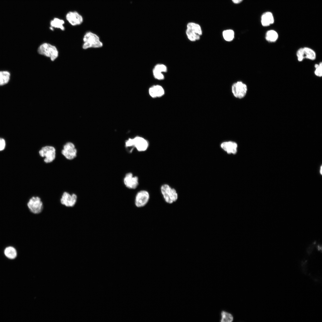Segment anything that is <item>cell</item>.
<instances>
[{
  "mask_svg": "<svg viewBox=\"0 0 322 322\" xmlns=\"http://www.w3.org/2000/svg\"><path fill=\"white\" fill-rule=\"evenodd\" d=\"M37 51L38 54L49 58L52 61H55L59 54L57 47L47 42L41 44L38 47Z\"/></svg>",
  "mask_w": 322,
  "mask_h": 322,
  "instance_id": "1",
  "label": "cell"
},
{
  "mask_svg": "<svg viewBox=\"0 0 322 322\" xmlns=\"http://www.w3.org/2000/svg\"><path fill=\"white\" fill-rule=\"evenodd\" d=\"M83 41L82 47L84 49L99 48L103 46V43L98 36L91 31L87 32L85 33L83 38Z\"/></svg>",
  "mask_w": 322,
  "mask_h": 322,
  "instance_id": "2",
  "label": "cell"
},
{
  "mask_svg": "<svg viewBox=\"0 0 322 322\" xmlns=\"http://www.w3.org/2000/svg\"><path fill=\"white\" fill-rule=\"evenodd\" d=\"M126 147H134L139 152L145 151L148 148V141L144 138L137 136L133 138H129L125 143Z\"/></svg>",
  "mask_w": 322,
  "mask_h": 322,
  "instance_id": "3",
  "label": "cell"
},
{
  "mask_svg": "<svg viewBox=\"0 0 322 322\" xmlns=\"http://www.w3.org/2000/svg\"><path fill=\"white\" fill-rule=\"evenodd\" d=\"M161 193L166 202L171 204L175 202L178 198V194L174 188L167 184L162 185L160 188Z\"/></svg>",
  "mask_w": 322,
  "mask_h": 322,
  "instance_id": "4",
  "label": "cell"
},
{
  "mask_svg": "<svg viewBox=\"0 0 322 322\" xmlns=\"http://www.w3.org/2000/svg\"><path fill=\"white\" fill-rule=\"evenodd\" d=\"M39 156L44 158V161L46 163L52 162L55 159L56 150L52 145H45L41 147L38 151Z\"/></svg>",
  "mask_w": 322,
  "mask_h": 322,
  "instance_id": "5",
  "label": "cell"
},
{
  "mask_svg": "<svg viewBox=\"0 0 322 322\" xmlns=\"http://www.w3.org/2000/svg\"><path fill=\"white\" fill-rule=\"evenodd\" d=\"M27 206L30 211L34 214H38L42 211L43 203L41 198L38 196L31 197L27 203Z\"/></svg>",
  "mask_w": 322,
  "mask_h": 322,
  "instance_id": "6",
  "label": "cell"
},
{
  "mask_svg": "<svg viewBox=\"0 0 322 322\" xmlns=\"http://www.w3.org/2000/svg\"><path fill=\"white\" fill-rule=\"evenodd\" d=\"M231 90L235 97L241 99L245 96L247 91V87L246 84L242 82L238 81L232 85Z\"/></svg>",
  "mask_w": 322,
  "mask_h": 322,
  "instance_id": "7",
  "label": "cell"
},
{
  "mask_svg": "<svg viewBox=\"0 0 322 322\" xmlns=\"http://www.w3.org/2000/svg\"><path fill=\"white\" fill-rule=\"evenodd\" d=\"M61 153L66 159L72 160L77 157V150L73 143L68 142L63 146Z\"/></svg>",
  "mask_w": 322,
  "mask_h": 322,
  "instance_id": "8",
  "label": "cell"
},
{
  "mask_svg": "<svg viewBox=\"0 0 322 322\" xmlns=\"http://www.w3.org/2000/svg\"><path fill=\"white\" fill-rule=\"evenodd\" d=\"M149 198V194L148 191L145 190L140 191L135 196V205L137 208L143 207L148 203Z\"/></svg>",
  "mask_w": 322,
  "mask_h": 322,
  "instance_id": "9",
  "label": "cell"
},
{
  "mask_svg": "<svg viewBox=\"0 0 322 322\" xmlns=\"http://www.w3.org/2000/svg\"><path fill=\"white\" fill-rule=\"evenodd\" d=\"M77 199V196L74 193L70 194L66 192H64L60 199L61 203L67 207H72L76 203Z\"/></svg>",
  "mask_w": 322,
  "mask_h": 322,
  "instance_id": "10",
  "label": "cell"
},
{
  "mask_svg": "<svg viewBox=\"0 0 322 322\" xmlns=\"http://www.w3.org/2000/svg\"><path fill=\"white\" fill-rule=\"evenodd\" d=\"M66 20L71 25L75 26L80 25L83 21L82 16L76 11H70L66 15Z\"/></svg>",
  "mask_w": 322,
  "mask_h": 322,
  "instance_id": "11",
  "label": "cell"
},
{
  "mask_svg": "<svg viewBox=\"0 0 322 322\" xmlns=\"http://www.w3.org/2000/svg\"><path fill=\"white\" fill-rule=\"evenodd\" d=\"M123 182L126 187L129 189H135L139 185V178L134 176L131 172L126 173L123 179Z\"/></svg>",
  "mask_w": 322,
  "mask_h": 322,
  "instance_id": "12",
  "label": "cell"
},
{
  "mask_svg": "<svg viewBox=\"0 0 322 322\" xmlns=\"http://www.w3.org/2000/svg\"><path fill=\"white\" fill-rule=\"evenodd\" d=\"M221 148L228 154H235L237 151L238 145L235 142L229 141H225L221 143Z\"/></svg>",
  "mask_w": 322,
  "mask_h": 322,
  "instance_id": "13",
  "label": "cell"
},
{
  "mask_svg": "<svg viewBox=\"0 0 322 322\" xmlns=\"http://www.w3.org/2000/svg\"><path fill=\"white\" fill-rule=\"evenodd\" d=\"M150 95L153 98L160 97L165 93L164 90L161 86L156 85L150 87L148 90Z\"/></svg>",
  "mask_w": 322,
  "mask_h": 322,
  "instance_id": "14",
  "label": "cell"
},
{
  "mask_svg": "<svg viewBox=\"0 0 322 322\" xmlns=\"http://www.w3.org/2000/svg\"><path fill=\"white\" fill-rule=\"evenodd\" d=\"M274 19L272 13L270 12H266L264 13L261 16V22L262 25L264 27L268 26L273 23Z\"/></svg>",
  "mask_w": 322,
  "mask_h": 322,
  "instance_id": "15",
  "label": "cell"
},
{
  "mask_svg": "<svg viewBox=\"0 0 322 322\" xmlns=\"http://www.w3.org/2000/svg\"><path fill=\"white\" fill-rule=\"evenodd\" d=\"M4 253L7 258L11 260L15 259L17 256L16 249L14 247L11 246L6 247L4 249Z\"/></svg>",
  "mask_w": 322,
  "mask_h": 322,
  "instance_id": "16",
  "label": "cell"
},
{
  "mask_svg": "<svg viewBox=\"0 0 322 322\" xmlns=\"http://www.w3.org/2000/svg\"><path fill=\"white\" fill-rule=\"evenodd\" d=\"M64 23L65 22L63 20L57 18H54L50 21V27L54 29V28L59 29L64 31L65 30V27L64 26Z\"/></svg>",
  "mask_w": 322,
  "mask_h": 322,
  "instance_id": "17",
  "label": "cell"
},
{
  "mask_svg": "<svg viewBox=\"0 0 322 322\" xmlns=\"http://www.w3.org/2000/svg\"><path fill=\"white\" fill-rule=\"evenodd\" d=\"M278 34L274 30H270L268 31L265 35V39L270 42H275L278 39Z\"/></svg>",
  "mask_w": 322,
  "mask_h": 322,
  "instance_id": "18",
  "label": "cell"
},
{
  "mask_svg": "<svg viewBox=\"0 0 322 322\" xmlns=\"http://www.w3.org/2000/svg\"><path fill=\"white\" fill-rule=\"evenodd\" d=\"M221 322H232L233 321L234 317L232 314L227 311L222 310L220 313Z\"/></svg>",
  "mask_w": 322,
  "mask_h": 322,
  "instance_id": "19",
  "label": "cell"
},
{
  "mask_svg": "<svg viewBox=\"0 0 322 322\" xmlns=\"http://www.w3.org/2000/svg\"><path fill=\"white\" fill-rule=\"evenodd\" d=\"M187 28L191 29L200 36L202 34L201 27L199 24L194 22H189L187 25Z\"/></svg>",
  "mask_w": 322,
  "mask_h": 322,
  "instance_id": "20",
  "label": "cell"
},
{
  "mask_svg": "<svg viewBox=\"0 0 322 322\" xmlns=\"http://www.w3.org/2000/svg\"><path fill=\"white\" fill-rule=\"evenodd\" d=\"M304 57L310 60H315L316 58L315 52L312 49L308 47L303 48Z\"/></svg>",
  "mask_w": 322,
  "mask_h": 322,
  "instance_id": "21",
  "label": "cell"
},
{
  "mask_svg": "<svg viewBox=\"0 0 322 322\" xmlns=\"http://www.w3.org/2000/svg\"><path fill=\"white\" fill-rule=\"evenodd\" d=\"M186 34L189 40L192 42L199 40L200 38V35L196 34L193 30L188 28L186 29Z\"/></svg>",
  "mask_w": 322,
  "mask_h": 322,
  "instance_id": "22",
  "label": "cell"
},
{
  "mask_svg": "<svg viewBox=\"0 0 322 322\" xmlns=\"http://www.w3.org/2000/svg\"><path fill=\"white\" fill-rule=\"evenodd\" d=\"M222 34L224 39L227 42L232 41L234 38V32L232 29L225 30L223 31Z\"/></svg>",
  "mask_w": 322,
  "mask_h": 322,
  "instance_id": "23",
  "label": "cell"
},
{
  "mask_svg": "<svg viewBox=\"0 0 322 322\" xmlns=\"http://www.w3.org/2000/svg\"><path fill=\"white\" fill-rule=\"evenodd\" d=\"M10 73L8 71H0V86L7 83L10 80Z\"/></svg>",
  "mask_w": 322,
  "mask_h": 322,
  "instance_id": "24",
  "label": "cell"
},
{
  "mask_svg": "<svg viewBox=\"0 0 322 322\" xmlns=\"http://www.w3.org/2000/svg\"><path fill=\"white\" fill-rule=\"evenodd\" d=\"M153 69L162 73L166 72L167 71V68L166 66L160 64L155 65Z\"/></svg>",
  "mask_w": 322,
  "mask_h": 322,
  "instance_id": "25",
  "label": "cell"
},
{
  "mask_svg": "<svg viewBox=\"0 0 322 322\" xmlns=\"http://www.w3.org/2000/svg\"><path fill=\"white\" fill-rule=\"evenodd\" d=\"M153 74L154 78L157 80H162L164 79V76L163 73L159 72L153 69Z\"/></svg>",
  "mask_w": 322,
  "mask_h": 322,
  "instance_id": "26",
  "label": "cell"
},
{
  "mask_svg": "<svg viewBox=\"0 0 322 322\" xmlns=\"http://www.w3.org/2000/svg\"><path fill=\"white\" fill-rule=\"evenodd\" d=\"M296 56L298 61L299 62L302 61L304 58L303 48H299L296 52Z\"/></svg>",
  "mask_w": 322,
  "mask_h": 322,
  "instance_id": "27",
  "label": "cell"
},
{
  "mask_svg": "<svg viewBox=\"0 0 322 322\" xmlns=\"http://www.w3.org/2000/svg\"><path fill=\"white\" fill-rule=\"evenodd\" d=\"M319 66L315 69L314 71V73L315 75L319 77H321L322 76V63L321 62L319 63Z\"/></svg>",
  "mask_w": 322,
  "mask_h": 322,
  "instance_id": "28",
  "label": "cell"
},
{
  "mask_svg": "<svg viewBox=\"0 0 322 322\" xmlns=\"http://www.w3.org/2000/svg\"><path fill=\"white\" fill-rule=\"evenodd\" d=\"M5 146V142L4 140L2 138H0V151L4 150Z\"/></svg>",
  "mask_w": 322,
  "mask_h": 322,
  "instance_id": "29",
  "label": "cell"
},
{
  "mask_svg": "<svg viewBox=\"0 0 322 322\" xmlns=\"http://www.w3.org/2000/svg\"><path fill=\"white\" fill-rule=\"evenodd\" d=\"M243 0H232V2L235 4H238L242 1Z\"/></svg>",
  "mask_w": 322,
  "mask_h": 322,
  "instance_id": "30",
  "label": "cell"
},
{
  "mask_svg": "<svg viewBox=\"0 0 322 322\" xmlns=\"http://www.w3.org/2000/svg\"><path fill=\"white\" fill-rule=\"evenodd\" d=\"M319 66V64H316L315 65V69L317 68Z\"/></svg>",
  "mask_w": 322,
  "mask_h": 322,
  "instance_id": "31",
  "label": "cell"
},
{
  "mask_svg": "<svg viewBox=\"0 0 322 322\" xmlns=\"http://www.w3.org/2000/svg\"><path fill=\"white\" fill-rule=\"evenodd\" d=\"M322 165H321V168H320V174H321V175H322Z\"/></svg>",
  "mask_w": 322,
  "mask_h": 322,
  "instance_id": "32",
  "label": "cell"
}]
</instances>
